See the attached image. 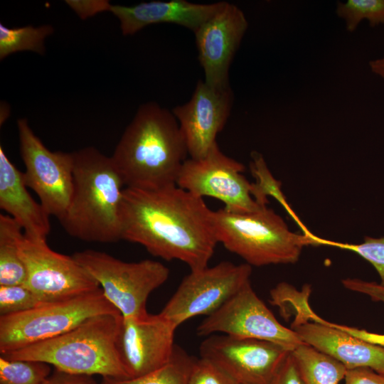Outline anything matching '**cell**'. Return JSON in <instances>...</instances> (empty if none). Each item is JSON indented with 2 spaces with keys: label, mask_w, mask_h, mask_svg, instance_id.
<instances>
[{
  "label": "cell",
  "mask_w": 384,
  "mask_h": 384,
  "mask_svg": "<svg viewBox=\"0 0 384 384\" xmlns=\"http://www.w3.org/2000/svg\"><path fill=\"white\" fill-rule=\"evenodd\" d=\"M121 227L122 240L142 245L155 257L181 261L191 271L208 266L218 243L214 210L177 185L125 187Z\"/></svg>",
  "instance_id": "obj_1"
},
{
  "label": "cell",
  "mask_w": 384,
  "mask_h": 384,
  "mask_svg": "<svg viewBox=\"0 0 384 384\" xmlns=\"http://www.w3.org/2000/svg\"><path fill=\"white\" fill-rule=\"evenodd\" d=\"M188 155L172 112L149 102L139 106L111 158L126 188L154 190L176 185Z\"/></svg>",
  "instance_id": "obj_2"
},
{
  "label": "cell",
  "mask_w": 384,
  "mask_h": 384,
  "mask_svg": "<svg viewBox=\"0 0 384 384\" xmlns=\"http://www.w3.org/2000/svg\"><path fill=\"white\" fill-rule=\"evenodd\" d=\"M73 193L58 219L77 239L100 243L122 240L121 206L125 186L111 156L93 146L74 151Z\"/></svg>",
  "instance_id": "obj_3"
},
{
  "label": "cell",
  "mask_w": 384,
  "mask_h": 384,
  "mask_svg": "<svg viewBox=\"0 0 384 384\" xmlns=\"http://www.w3.org/2000/svg\"><path fill=\"white\" fill-rule=\"evenodd\" d=\"M122 316L121 314L97 315L62 335L1 356L43 362L68 373L128 378L116 348Z\"/></svg>",
  "instance_id": "obj_4"
},
{
  "label": "cell",
  "mask_w": 384,
  "mask_h": 384,
  "mask_svg": "<svg viewBox=\"0 0 384 384\" xmlns=\"http://www.w3.org/2000/svg\"><path fill=\"white\" fill-rule=\"evenodd\" d=\"M214 219L218 242L250 266L294 263L305 246L320 245L321 238L309 232L291 231L267 206L245 213L219 208Z\"/></svg>",
  "instance_id": "obj_5"
},
{
  "label": "cell",
  "mask_w": 384,
  "mask_h": 384,
  "mask_svg": "<svg viewBox=\"0 0 384 384\" xmlns=\"http://www.w3.org/2000/svg\"><path fill=\"white\" fill-rule=\"evenodd\" d=\"M120 314L101 288L70 298L43 302L21 313L0 316V353L6 354L62 335L90 317Z\"/></svg>",
  "instance_id": "obj_6"
},
{
  "label": "cell",
  "mask_w": 384,
  "mask_h": 384,
  "mask_svg": "<svg viewBox=\"0 0 384 384\" xmlns=\"http://www.w3.org/2000/svg\"><path fill=\"white\" fill-rule=\"evenodd\" d=\"M73 256L97 282L105 297L124 318L146 315L149 296L165 283L170 273L164 265L149 259L127 262L92 250Z\"/></svg>",
  "instance_id": "obj_7"
},
{
  "label": "cell",
  "mask_w": 384,
  "mask_h": 384,
  "mask_svg": "<svg viewBox=\"0 0 384 384\" xmlns=\"http://www.w3.org/2000/svg\"><path fill=\"white\" fill-rule=\"evenodd\" d=\"M17 128L24 183L36 193L46 213L58 220L73 193V153L48 149L26 118L18 119Z\"/></svg>",
  "instance_id": "obj_8"
},
{
  "label": "cell",
  "mask_w": 384,
  "mask_h": 384,
  "mask_svg": "<svg viewBox=\"0 0 384 384\" xmlns=\"http://www.w3.org/2000/svg\"><path fill=\"white\" fill-rule=\"evenodd\" d=\"M251 273L250 265L228 261L191 271L160 314L177 327L196 316H208L250 282Z\"/></svg>",
  "instance_id": "obj_9"
},
{
  "label": "cell",
  "mask_w": 384,
  "mask_h": 384,
  "mask_svg": "<svg viewBox=\"0 0 384 384\" xmlns=\"http://www.w3.org/2000/svg\"><path fill=\"white\" fill-rule=\"evenodd\" d=\"M245 171L242 163L223 154L216 143L204 157L183 162L176 185L197 197L220 201L228 211L254 212L265 206L254 198L253 184L243 175Z\"/></svg>",
  "instance_id": "obj_10"
},
{
  "label": "cell",
  "mask_w": 384,
  "mask_h": 384,
  "mask_svg": "<svg viewBox=\"0 0 384 384\" xmlns=\"http://www.w3.org/2000/svg\"><path fill=\"white\" fill-rule=\"evenodd\" d=\"M199 336L225 334L270 341L293 351L304 342L292 329L280 324L257 297L250 282L197 327Z\"/></svg>",
  "instance_id": "obj_11"
},
{
  "label": "cell",
  "mask_w": 384,
  "mask_h": 384,
  "mask_svg": "<svg viewBox=\"0 0 384 384\" xmlns=\"http://www.w3.org/2000/svg\"><path fill=\"white\" fill-rule=\"evenodd\" d=\"M26 269L24 284L43 302L70 298L100 288L97 282L73 257L53 250L46 240L23 235L19 243Z\"/></svg>",
  "instance_id": "obj_12"
},
{
  "label": "cell",
  "mask_w": 384,
  "mask_h": 384,
  "mask_svg": "<svg viewBox=\"0 0 384 384\" xmlns=\"http://www.w3.org/2000/svg\"><path fill=\"white\" fill-rule=\"evenodd\" d=\"M199 350L238 384H270L291 352L270 341L225 334L206 337Z\"/></svg>",
  "instance_id": "obj_13"
},
{
  "label": "cell",
  "mask_w": 384,
  "mask_h": 384,
  "mask_svg": "<svg viewBox=\"0 0 384 384\" xmlns=\"http://www.w3.org/2000/svg\"><path fill=\"white\" fill-rule=\"evenodd\" d=\"M177 326L158 314L122 316L116 336V348L128 378L155 371L171 358L176 347Z\"/></svg>",
  "instance_id": "obj_14"
},
{
  "label": "cell",
  "mask_w": 384,
  "mask_h": 384,
  "mask_svg": "<svg viewBox=\"0 0 384 384\" xmlns=\"http://www.w3.org/2000/svg\"><path fill=\"white\" fill-rule=\"evenodd\" d=\"M248 28L243 11L225 1L223 7L195 33L204 82L210 87L224 90L230 88L229 68Z\"/></svg>",
  "instance_id": "obj_15"
},
{
  "label": "cell",
  "mask_w": 384,
  "mask_h": 384,
  "mask_svg": "<svg viewBox=\"0 0 384 384\" xmlns=\"http://www.w3.org/2000/svg\"><path fill=\"white\" fill-rule=\"evenodd\" d=\"M292 329L300 338L345 366L347 370L369 368L384 375V348L354 337L329 325L310 307L307 297L294 306Z\"/></svg>",
  "instance_id": "obj_16"
},
{
  "label": "cell",
  "mask_w": 384,
  "mask_h": 384,
  "mask_svg": "<svg viewBox=\"0 0 384 384\" xmlns=\"http://www.w3.org/2000/svg\"><path fill=\"white\" fill-rule=\"evenodd\" d=\"M233 102L231 87L218 90L199 80L191 99L172 110L185 139L191 159L204 157L217 143L230 114Z\"/></svg>",
  "instance_id": "obj_17"
},
{
  "label": "cell",
  "mask_w": 384,
  "mask_h": 384,
  "mask_svg": "<svg viewBox=\"0 0 384 384\" xmlns=\"http://www.w3.org/2000/svg\"><path fill=\"white\" fill-rule=\"evenodd\" d=\"M225 1L198 4L186 0L151 1L134 6L114 5L110 11L119 21L123 35H133L155 23H174L195 33Z\"/></svg>",
  "instance_id": "obj_18"
},
{
  "label": "cell",
  "mask_w": 384,
  "mask_h": 384,
  "mask_svg": "<svg viewBox=\"0 0 384 384\" xmlns=\"http://www.w3.org/2000/svg\"><path fill=\"white\" fill-rule=\"evenodd\" d=\"M23 172L0 146V208L22 228L26 238L46 240L50 232V215L27 190Z\"/></svg>",
  "instance_id": "obj_19"
},
{
  "label": "cell",
  "mask_w": 384,
  "mask_h": 384,
  "mask_svg": "<svg viewBox=\"0 0 384 384\" xmlns=\"http://www.w3.org/2000/svg\"><path fill=\"white\" fill-rule=\"evenodd\" d=\"M24 235L21 225L10 215H0V286L24 284L26 269L19 243Z\"/></svg>",
  "instance_id": "obj_20"
},
{
  "label": "cell",
  "mask_w": 384,
  "mask_h": 384,
  "mask_svg": "<svg viewBox=\"0 0 384 384\" xmlns=\"http://www.w3.org/2000/svg\"><path fill=\"white\" fill-rule=\"evenodd\" d=\"M291 353L304 384H339L345 378L343 364L307 343Z\"/></svg>",
  "instance_id": "obj_21"
},
{
  "label": "cell",
  "mask_w": 384,
  "mask_h": 384,
  "mask_svg": "<svg viewBox=\"0 0 384 384\" xmlns=\"http://www.w3.org/2000/svg\"><path fill=\"white\" fill-rule=\"evenodd\" d=\"M54 32L50 25L9 28L0 23V59L19 51H33L43 55L45 41Z\"/></svg>",
  "instance_id": "obj_22"
},
{
  "label": "cell",
  "mask_w": 384,
  "mask_h": 384,
  "mask_svg": "<svg viewBox=\"0 0 384 384\" xmlns=\"http://www.w3.org/2000/svg\"><path fill=\"white\" fill-rule=\"evenodd\" d=\"M194 359L176 345L171 360L159 369L134 378L105 377L101 384H188L189 372Z\"/></svg>",
  "instance_id": "obj_23"
},
{
  "label": "cell",
  "mask_w": 384,
  "mask_h": 384,
  "mask_svg": "<svg viewBox=\"0 0 384 384\" xmlns=\"http://www.w3.org/2000/svg\"><path fill=\"white\" fill-rule=\"evenodd\" d=\"M50 375L48 363L0 357V384H43Z\"/></svg>",
  "instance_id": "obj_24"
},
{
  "label": "cell",
  "mask_w": 384,
  "mask_h": 384,
  "mask_svg": "<svg viewBox=\"0 0 384 384\" xmlns=\"http://www.w3.org/2000/svg\"><path fill=\"white\" fill-rule=\"evenodd\" d=\"M336 15L344 21L348 32H353L363 20L370 26L384 24V0H348L338 1Z\"/></svg>",
  "instance_id": "obj_25"
},
{
  "label": "cell",
  "mask_w": 384,
  "mask_h": 384,
  "mask_svg": "<svg viewBox=\"0 0 384 384\" xmlns=\"http://www.w3.org/2000/svg\"><path fill=\"white\" fill-rule=\"evenodd\" d=\"M252 160L250 164L252 176L256 179L253 184L252 196L260 205L267 206L269 203L267 197L271 196L278 201L285 209L299 220L287 204L284 196L280 189V182L276 180L270 171L262 155L255 151L251 153Z\"/></svg>",
  "instance_id": "obj_26"
},
{
  "label": "cell",
  "mask_w": 384,
  "mask_h": 384,
  "mask_svg": "<svg viewBox=\"0 0 384 384\" xmlns=\"http://www.w3.org/2000/svg\"><path fill=\"white\" fill-rule=\"evenodd\" d=\"M43 302L24 284L0 286V316L26 311Z\"/></svg>",
  "instance_id": "obj_27"
},
{
  "label": "cell",
  "mask_w": 384,
  "mask_h": 384,
  "mask_svg": "<svg viewBox=\"0 0 384 384\" xmlns=\"http://www.w3.org/2000/svg\"><path fill=\"white\" fill-rule=\"evenodd\" d=\"M321 245H331L353 251L369 262L376 270L384 285V237L374 238L366 236L361 244L332 242L321 239Z\"/></svg>",
  "instance_id": "obj_28"
},
{
  "label": "cell",
  "mask_w": 384,
  "mask_h": 384,
  "mask_svg": "<svg viewBox=\"0 0 384 384\" xmlns=\"http://www.w3.org/2000/svg\"><path fill=\"white\" fill-rule=\"evenodd\" d=\"M188 384H238L210 361L195 358L188 378Z\"/></svg>",
  "instance_id": "obj_29"
},
{
  "label": "cell",
  "mask_w": 384,
  "mask_h": 384,
  "mask_svg": "<svg viewBox=\"0 0 384 384\" xmlns=\"http://www.w3.org/2000/svg\"><path fill=\"white\" fill-rule=\"evenodd\" d=\"M341 282L347 289L368 295L373 301L384 303L383 284L357 278H346Z\"/></svg>",
  "instance_id": "obj_30"
},
{
  "label": "cell",
  "mask_w": 384,
  "mask_h": 384,
  "mask_svg": "<svg viewBox=\"0 0 384 384\" xmlns=\"http://www.w3.org/2000/svg\"><path fill=\"white\" fill-rule=\"evenodd\" d=\"M65 3L82 19L110 11L112 5L107 0H66Z\"/></svg>",
  "instance_id": "obj_31"
},
{
  "label": "cell",
  "mask_w": 384,
  "mask_h": 384,
  "mask_svg": "<svg viewBox=\"0 0 384 384\" xmlns=\"http://www.w3.org/2000/svg\"><path fill=\"white\" fill-rule=\"evenodd\" d=\"M344 384H384V375L369 368L347 370Z\"/></svg>",
  "instance_id": "obj_32"
},
{
  "label": "cell",
  "mask_w": 384,
  "mask_h": 384,
  "mask_svg": "<svg viewBox=\"0 0 384 384\" xmlns=\"http://www.w3.org/2000/svg\"><path fill=\"white\" fill-rule=\"evenodd\" d=\"M270 384H304L291 352Z\"/></svg>",
  "instance_id": "obj_33"
},
{
  "label": "cell",
  "mask_w": 384,
  "mask_h": 384,
  "mask_svg": "<svg viewBox=\"0 0 384 384\" xmlns=\"http://www.w3.org/2000/svg\"><path fill=\"white\" fill-rule=\"evenodd\" d=\"M43 384H97L92 375L73 374L55 370Z\"/></svg>",
  "instance_id": "obj_34"
},
{
  "label": "cell",
  "mask_w": 384,
  "mask_h": 384,
  "mask_svg": "<svg viewBox=\"0 0 384 384\" xmlns=\"http://www.w3.org/2000/svg\"><path fill=\"white\" fill-rule=\"evenodd\" d=\"M328 324L336 329H341L350 335L366 342L378 345L384 348V334L369 332L364 329H359L345 325H340L327 321Z\"/></svg>",
  "instance_id": "obj_35"
},
{
  "label": "cell",
  "mask_w": 384,
  "mask_h": 384,
  "mask_svg": "<svg viewBox=\"0 0 384 384\" xmlns=\"http://www.w3.org/2000/svg\"><path fill=\"white\" fill-rule=\"evenodd\" d=\"M369 67L373 73L384 80V55L380 58L370 60Z\"/></svg>",
  "instance_id": "obj_36"
}]
</instances>
